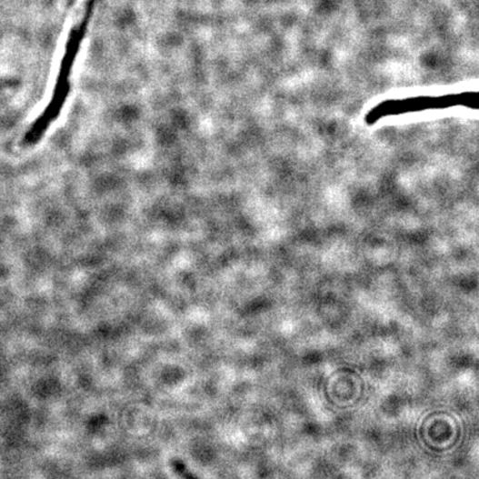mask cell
<instances>
[{"mask_svg":"<svg viewBox=\"0 0 479 479\" xmlns=\"http://www.w3.org/2000/svg\"><path fill=\"white\" fill-rule=\"evenodd\" d=\"M465 107L477 109L478 94L465 92L444 95H418L405 99H388L374 105L367 111L365 123L374 125L378 121L405 114L421 113V111Z\"/></svg>","mask_w":479,"mask_h":479,"instance_id":"1","label":"cell"}]
</instances>
